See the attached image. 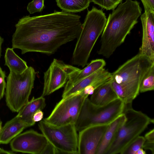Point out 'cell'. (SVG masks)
<instances>
[{"instance_id":"obj_1","label":"cell","mask_w":154,"mask_h":154,"mask_svg":"<svg viewBox=\"0 0 154 154\" xmlns=\"http://www.w3.org/2000/svg\"><path fill=\"white\" fill-rule=\"evenodd\" d=\"M80 18L63 11L24 16L15 25L12 48L20 49L22 54L29 52L53 54L63 45L78 38L82 27Z\"/></svg>"},{"instance_id":"obj_2","label":"cell","mask_w":154,"mask_h":154,"mask_svg":"<svg viewBox=\"0 0 154 154\" xmlns=\"http://www.w3.org/2000/svg\"><path fill=\"white\" fill-rule=\"evenodd\" d=\"M117 7L107 19L98 51V54L106 58L124 42L141 14L140 3L136 0H126Z\"/></svg>"},{"instance_id":"obj_3","label":"cell","mask_w":154,"mask_h":154,"mask_svg":"<svg viewBox=\"0 0 154 154\" xmlns=\"http://www.w3.org/2000/svg\"><path fill=\"white\" fill-rule=\"evenodd\" d=\"M107 20L102 10L93 7L91 10H88L72 54L73 64L82 67L88 64L91 51L104 29Z\"/></svg>"},{"instance_id":"obj_4","label":"cell","mask_w":154,"mask_h":154,"mask_svg":"<svg viewBox=\"0 0 154 154\" xmlns=\"http://www.w3.org/2000/svg\"><path fill=\"white\" fill-rule=\"evenodd\" d=\"M131 105H125L123 113L125 119L118 129L115 138L106 154H121L125 148L142 133L154 119Z\"/></svg>"},{"instance_id":"obj_5","label":"cell","mask_w":154,"mask_h":154,"mask_svg":"<svg viewBox=\"0 0 154 154\" xmlns=\"http://www.w3.org/2000/svg\"><path fill=\"white\" fill-rule=\"evenodd\" d=\"M125 106L119 98L106 105L98 106L93 104L87 97L75 124V128L79 132L91 126L108 125L123 113Z\"/></svg>"},{"instance_id":"obj_6","label":"cell","mask_w":154,"mask_h":154,"mask_svg":"<svg viewBox=\"0 0 154 154\" xmlns=\"http://www.w3.org/2000/svg\"><path fill=\"white\" fill-rule=\"evenodd\" d=\"M35 74L31 66L20 74L10 72L7 79L5 96L6 104L12 111L18 112L29 101Z\"/></svg>"},{"instance_id":"obj_7","label":"cell","mask_w":154,"mask_h":154,"mask_svg":"<svg viewBox=\"0 0 154 154\" xmlns=\"http://www.w3.org/2000/svg\"><path fill=\"white\" fill-rule=\"evenodd\" d=\"M38 126L42 134L59 154H78V135L74 124L57 126L43 120L39 122Z\"/></svg>"},{"instance_id":"obj_8","label":"cell","mask_w":154,"mask_h":154,"mask_svg":"<svg viewBox=\"0 0 154 154\" xmlns=\"http://www.w3.org/2000/svg\"><path fill=\"white\" fill-rule=\"evenodd\" d=\"M88 97L81 92L62 98L49 116L43 120L57 126L75 125L84 101Z\"/></svg>"},{"instance_id":"obj_9","label":"cell","mask_w":154,"mask_h":154,"mask_svg":"<svg viewBox=\"0 0 154 154\" xmlns=\"http://www.w3.org/2000/svg\"><path fill=\"white\" fill-rule=\"evenodd\" d=\"M154 64V61L138 53L111 73V79L119 84H140L144 75Z\"/></svg>"},{"instance_id":"obj_10","label":"cell","mask_w":154,"mask_h":154,"mask_svg":"<svg viewBox=\"0 0 154 154\" xmlns=\"http://www.w3.org/2000/svg\"><path fill=\"white\" fill-rule=\"evenodd\" d=\"M76 67L65 64L62 61L54 59L44 73V86L42 96L52 94L65 85L69 74Z\"/></svg>"},{"instance_id":"obj_11","label":"cell","mask_w":154,"mask_h":154,"mask_svg":"<svg viewBox=\"0 0 154 154\" xmlns=\"http://www.w3.org/2000/svg\"><path fill=\"white\" fill-rule=\"evenodd\" d=\"M10 142L13 152L41 154L48 141L43 134L31 130L20 133Z\"/></svg>"},{"instance_id":"obj_12","label":"cell","mask_w":154,"mask_h":154,"mask_svg":"<svg viewBox=\"0 0 154 154\" xmlns=\"http://www.w3.org/2000/svg\"><path fill=\"white\" fill-rule=\"evenodd\" d=\"M108 125L91 126L79 131L78 154H96Z\"/></svg>"},{"instance_id":"obj_13","label":"cell","mask_w":154,"mask_h":154,"mask_svg":"<svg viewBox=\"0 0 154 154\" xmlns=\"http://www.w3.org/2000/svg\"><path fill=\"white\" fill-rule=\"evenodd\" d=\"M140 18L143 35L139 53L154 61V12L145 11Z\"/></svg>"},{"instance_id":"obj_14","label":"cell","mask_w":154,"mask_h":154,"mask_svg":"<svg viewBox=\"0 0 154 154\" xmlns=\"http://www.w3.org/2000/svg\"><path fill=\"white\" fill-rule=\"evenodd\" d=\"M106 65V62L103 59H99L92 60L82 69L77 67L69 74L64 89L69 88L84 79L104 68Z\"/></svg>"},{"instance_id":"obj_15","label":"cell","mask_w":154,"mask_h":154,"mask_svg":"<svg viewBox=\"0 0 154 154\" xmlns=\"http://www.w3.org/2000/svg\"><path fill=\"white\" fill-rule=\"evenodd\" d=\"M30 127L28 124L17 115L8 121L2 127L0 134V144H7L25 128Z\"/></svg>"},{"instance_id":"obj_16","label":"cell","mask_w":154,"mask_h":154,"mask_svg":"<svg viewBox=\"0 0 154 154\" xmlns=\"http://www.w3.org/2000/svg\"><path fill=\"white\" fill-rule=\"evenodd\" d=\"M118 98L111 84V78L94 91L89 100L94 104L102 106Z\"/></svg>"},{"instance_id":"obj_17","label":"cell","mask_w":154,"mask_h":154,"mask_svg":"<svg viewBox=\"0 0 154 154\" xmlns=\"http://www.w3.org/2000/svg\"><path fill=\"white\" fill-rule=\"evenodd\" d=\"M125 119L123 113L109 124L104 134L96 154H106L113 142L117 131Z\"/></svg>"},{"instance_id":"obj_18","label":"cell","mask_w":154,"mask_h":154,"mask_svg":"<svg viewBox=\"0 0 154 154\" xmlns=\"http://www.w3.org/2000/svg\"><path fill=\"white\" fill-rule=\"evenodd\" d=\"M45 99L43 97L35 98L33 97L18 112V116L29 125L30 126L35 123L32 120V116L37 111L42 110L45 107Z\"/></svg>"},{"instance_id":"obj_19","label":"cell","mask_w":154,"mask_h":154,"mask_svg":"<svg viewBox=\"0 0 154 154\" xmlns=\"http://www.w3.org/2000/svg\"><path fill=\"white\" fill-rule=\"evenodd\" d=\"M111 84L118 98L125 105H131L132 103L139 93V87L131 83L118 84L111 79Z\"/></svg>"},{"instance_id":"obj_20","label":"cell","mask_w":154,"mask_h":154,"mask_svg":"<svg viewBox=\"0 0 154 154\" xmlns=\"http://www.w3.org/2000/svg\"><path fill=\"white\" fill-rule=\"evenodd\" d=\"M13 48H7L5 55V64L10 72L20 74L28 67L26 62L20 57L14 51Z\"/></svg>"},{"instance_id":"obj_21","label":"cell","mask_w":154,"mask_h":154,"mask_svg":"<svg viewBox=\"0 0 154 154\" xmlns=\"http://www.w3.org/2000/svg\"><path fill=\"white\" fill-rule=\"evenodd\" d=\"M104 69V68L101 69L69 88L64 89L62 98L81 92L85 87L91 84Z\"/></svg>"},{"instance_id":"obj_22","label":"cell","mask_w":154,"mask_h":154,"mask_svg":"<svg viewBox=\"0 0 154 154\" xmlns=\"http://www.w3.org/2000/svg\"><path fill=\"white\" fill-rule=\"evenodd\" d=\"M57 5L62 11L75 13L87 8L91 2V0H56Z\"/></svg>"},{"instance_id":"obj_23","label":"cell","mask_w":154,"mask_h":154,"mask_svg":"<svg viewBox=\"0 0 154 154\" xmlns=\"http://www.w3.org/2000/svg\"><path fill=\"white\" fill-rule=\"evenodd\" d=\"M154 89V64L149 69L143 77L140 84L139 93Z\"/></svg>"},{"instance_id":"obj_24","label":"cell","mask_w":154,"mask_h":154,"mask_svg":"<svg viewBox=\"0 0 154 154\" xmlns=\"http://www.w3.org/2000/svg\"><path fill=\"white\" fill-rule=\"evenodd\" d=\"M145 140L144 137L139 135L133 140L121 154H135L139 149L143 148Z\"/></svg>"},{"instance_id":"obj_25","label":"cell","mask_w":154,"mask_h":154,"mask_svg":"<svg viewBox=\"0 0 154 154\" xmlns=\"http://www.w3.org/2000/svg\"><path fill=\"white\" fill-rule=\"evenodd\" d=\"M91 2L106 10H113L122 0H91Z\"/></svg>"},{"instance_id":"obj_26","label":"cell","mask_w":154,"mask_h":154,"mask_svg":"<svg viewBox=\"0 0 154 154\" xmlns=\"http://www.w3.org/2000/svg\"><path fill=\"white\" fill-rule=\"evenodd\" d=\"M45 0H32L29 3L27 9L30 14L41 12L45 8Z\"/></svg>"},{"instance_id":"obj_27","label":"cell","mask_w":154,"mask_h":154,"mask_svg":"<svg viewBox=\"0 0 154 154\" xmlns=\"http://www.w3.org/2000/svg\"><path fill=\"white\" fill-rule=\"evenodd\" d=\"M6 77L5 72L0 66V101L3 97L5 93L6 83L5 79Z\"/></svg>"},{"instance_id":"obj_28","label":"cell","mask_w":154,"mask_h":154,"mask_svg":"<svg viewBox=\"0 0 154 154\" xmlns=\"http://www.w3.org/2000/svg\"><path fill=\"white\" fill-rule=\"evenodd\" d=\"M59 154V151L51 143L48 141L42 151L41 154Z\"/></svg>"},{"instance_id":"obj_29","label":"cell","mask_w":154,"mask_h":154,"mask_svg":"<svg viewBox=\"0 0 154 154\" xmlns=\"http://www.w3.org/2000/svg\"><path fill=\"white\" fill-rule=\"evenodd\" d=\"M143 5L145 11L154 12V0H141Z\"/></svg>"},{"instance_id":"obj_30","label":"cell","mask_w":154,"mask_h":154,"mask_svg":"<svg viewBox=\"0 0 154 154\" xmlns=\"http://www.w3.org/2000/svg\"><path fill=\"white\" fill-rule=\"evenodd\" d=\"M145 142L149 143H154V129L151 130L145 135Z\"/></svg>"},{"instance_id":"obj_31","label":"cell","mask_w":154,"mask_h":154,"mask_svg":"<svg viewBox=\"0 0 154 154\" xmlns=\"http://www.w3.org/2000/svg\"><path fill=\"white\" fill-rule=\"evenodd\" d=\"M44 113L42 110H38L36 111L32 116V120L34 122L41 121L43 117Z\"/></svg>"},{"instance_id":"obj_32","label":"cell","mask_w":154,"mask_h":154,"mask_svg":"<svg viewBox=\"0 0 154 154\" xmlns=\"http://www.w3.org/2000/svg\"><path fill=\"white\" fill-rule=\"evenodd\" d=\"M13 152L7 151L0 147V154H11L14 153Z\"/></svg>"},{"instance_id":"obj_33","label":"cell","mask_w":154,"mask_h":154,"mask_svg":"<svg viewBox=\"0 0 154 154\" xmlns=\"http://www.w3.org/2000/svg\"><path fill=\"white\" fill-rule=\"evenodd\" d=\"M145 151H144L143 148H140L137 150L135 152V154H146Z\"/></svg>"},{"instance_id":"obj_34","label":"cell","mask_w":154,"mask_h":154,"mask_svg":"<svg viewBox=\"0 0 154 154\" xmlns=\"http://www.w3.org/2000/svg\"><path fill=\"white\" fill-rule=\"evenodd\" d=\"M4 41V39L0 35V58L1 56L2 46Z\"/></svg>"},{"instance_id":"obj_35","label":"cell","mask_w":154,"mask_h":154,"mask_svg":"<svg viewBox=\"0 0 154 154\" xmlns=\"http://www.w3.org/2000/svg\"><path fill=\"white\" fill-rule=\"evenodd\" d=\"M2 122L0 121V134L2 130Z\"/></svg>"},{"instance_id":"obj_36","label":"cell","mask_w":154,"mask_h":154,"mask_svg":"<svg viewBox=\"0 0 154 154\" xmlns=\"http://www.w3.org/2000/svg\"><path fill=\"white\" fill-rule=\"evenodd\" d=\"M0 121H1L0 120Z\"/></svg>"}]
</instances>
